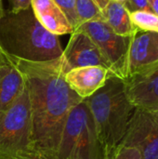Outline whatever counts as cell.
<instances>
[{"label":"cell","instance_id":"25","mask_svg":"<svg viewBox=\"0 0 158 159\" xmlns=\"http://www.w3.org/2000/svg\"><path fill=\"white\" fill-rule=\"evenodd\" d=\"M115 1H118V2H120V3H125V2L128 1V0H115Z\"/></svg>","mask_w":158,"mask_h":159},{"label":"cell","instance_id":"19","mask_svg":"<svg viewBox=\"0 0 158 159\" xmlns=\"http://www.w3.org/2000/svg\"><path fill=\"white\" fill-rule=\"evenodd\" d=\"M123 4L129 12L137 10H152L148 0H128Z\"/></svg>","mask_w":158,"mask_h":159},{"label":"cell","instance_id":"14","mask_svg":"<svg viewBox=\"0 0 158 159\" xmlns=\"http://www.w3.org/2000/svg\"><path fill=\"white\" fill-rule=\"evenodd\" d=\"M102 13L104 21L115 34L122 36H130L135 32L136 28L130 20L129 12L123 3L110 0Z\"/></svg>","mask_w":158,"mask_h":159},{"label":"cell","instance_id":"9","mask_svg":"<svg viewBox=\"0 0 158 159\" xmlns=\"http://www.w3.org/2000/svg\"><path fill=\"white\" fill-rule=\"evenodd\" d=\"M124 81L127 97L134 108L158 112V63Z\"/></svg>","mask_w":158,"mask_h":159},{"label":"cell","instance_id":"23","mask_svg":"<svg viewBox=\"0 0 158 159\" xmlns=\"http://www.w3.org/2000/svg\"><path fill=\"white\" fill-rule=\"evenodd\" d=\"M4 10H3V7H2V0H0V16L3 14Z\"/></svg>","mask_w":158,"mask_h":159},{"label":"cell","instance_id":"4","mask_svg":"<svg viewBox=\"0 0 158 159\" xmlns=\"http://www.w3.org/2000/svg\"><path fill=\"white\" fill-rule=\"evenodd\" d=\"M53 159H105L85 100L71 110Z\"/></svg>","mask_w":158,"mask_h":159},{"label":"cell","instance_id":"20","mask_svg":"<svg viewBox=\"0 0 158 159\" xmlns=\"http://www.w3.org/2000/svg\"><path fill=\"white\" fill-rule=\"evenodd\" d=\"M9 2H10V5H11L10 11L17 12V11H20V10L29 8L31 7L32 0H9Z\"/></svg>","mask_w":158,"mask_h":159},{"label":"cell","instance_id":"1","mask_svg":"<svg viewBox=\"0 0 158 159\" xmlns=\"http://www.w3.org/2000/svg\"><path fill=\"white\" fill-rule=\"evenodd\" d=\"M21 73L28 90L34 151L53 159L71 110L82 99L65 81L61 57L48 61L8 59Z\"/></svg>","mask_w":158,"mask_h":159},{"label":"cell","instance_id":"17","mask_svg":"<svg viewBox=\"0 0 158 159\" xmlns=\"http://www.w3.org/2000/svg\"><path fill=\"white\" fill-rule=\"evenodd\" d=\"M55 3L62 10L63 14L71 23L74 28V31L79 27L78 18L75 9V0H54Z\"/></svg>","mask_w":158,"mask_h":159},{"label":"cell","instance_id":"8","mask_svg":"<svg viewBox=\"0 0 158 159\" xmlns=\"http://www.w3.org/2000/svg\"><path fill=\"white\" fill-rule=\"evenodd\" d=\"M71 34L61 56L65 74L72 69L85 66H102L112 72L109 62L87 33L78 29Z\"/></svg>","mask_w":158,"mask_h":159},{"label":"cell","instance_id":"21","mask_svg":"<svg viewBox=\"0 0 158 159\" xmlns=\"http://www.w3.org/2000/svg\"><path fill=\"white\" fill-rule=\"evenodd\" d=\"M8 159H47L44 156L36 153V152H32L30 154L24 155V156H20V157H12V158Z\"/></svg>","mask_w":158,"mask_h":159},{"label":"cell","instance_id":"16","mask_svg":"<svg viewBox=\"0 0 158 159\" xmlns=\"http://www.w3.org/2000/svg\"><path fill=\"white\" fill-rule=\"evenodd\" d=\"M134 27L141 31L158 33V15L152 10H137L129 12Z\"/></svg>","mask_w":158,"mask_h":159},{"label":"cell","instance_id":"24","mask_svg":"<svg viewBox=\"0 0 158 159\" xmlns=\"http://www.w3.org/2000/svg\"><path fill=\"white\" fill-rule=\"evenodd\" d=\"M154 116H155V117H156V121L158 122V112H156V114H153Z\"/></svg>","mask_w":158,"mask_h":159},{"label":"cell","instance_id":"13","mask_svg":"<svg viewBox=\"0 0 158 159\" xmlns=\"http://www.w3.org/2000/svg\"><path fill=\"white\" fill-rule=\"evenodd\" d=\"M24 89V78L11 62L0 61V115L10 106Z\"/></svg>","mask_w":158,"mask_h":159},{"label":"cell","instance_id":"22","mask_svg":"<svg viewBox=\"0 0 158 159\" xmlns=\"http://www.w3.org/2000/svg\"><path fill=\"white\" fill-rule=\"evenodd\" d=\"M148 1L152 11H154L156 14L158 15V0H148Z\"/></svg>","mask_w":158,"mask_h":159},{"label":"cell","instance_id":"6","mask_svg":"<svg viewBox=\"0 0 158 159\" xmlns=\"http://www.w3.org/2000/svg\"><path fill=\"white\" fill-rule=\"evenodd\" d=\"M78 29L87 33L96 44L109 62L113 74L125 80L128 75V56L131 35L122 36L115 34L104 20L89 21Z\"/></svg>","mask_w":158,"mask_h":159},{"label":"cell","instance_id":"12","mask_svg":"<svg viewBox=\"0 0 158 159\" xmlns=\"http://www.w3.org/2000/svg\"><path fill=\"white\" fill-rule=\"evenodd\" d=\"M31 8L39 23L49 33L57 36L73 34V26L54 0H32Z\"/></svg>","mask_w":158,"mask_h":159},{"label":"cell","instance_id":"3","mask_svg":"<svg viewBox=\"0 0 158 159\" xmlns=\"http://www.w3.org/2000/svg\"><path fill=\"white\" fill-rule=\"evenodd\" d=\"M85 101L92 115L105 159H110L121 143L135 109L127 97L125 81L113 75L102 88Z\"/></svg>","mask_w":158,"mask_h":159},{"label":"cell","instance_id":"18","mask_svg":"<svg viewBox=\"0 0 158 159\" xmlns=\"http://www.w3.org/2000/svg\"><path fill=\"white\" fill-rule=\"evenodd\" d=\"M110 159H142V157L140 151L135 147L120 144Z\"/></svg>","mask_w":158,"mask_h":159},{"label":"cell","instance_id":"5","mask_svg":"<svg viewBox=\"0 0 158 159\" xmlns=\"http://www.w3.org/2000/svg\"><path fill=\"white\" fill-rule=\"evenodd\" d=\"M34 151L32 116L28 90L25 87L0 115V159H8Z\"/></svg>","mask_w":158,"mask_h":159},{"label":"cell","instance_id":"2","mask_svg":"<svg viewBox=\"0 0 158 159\" xmlns=\"http://www.w3.org/2000/svg\"><path fill=\"white\" fill-rule=\"evenodd\" d=\"M62 51L58 36L39 23L31 7L0 16V61H48L60 58Z\"/></svg>","mask_w":158,"mask_h":159},{"label":"cell","instance_id":"10","mask_svg":"<svg viewBox=\"0 0 158 159\" xmlns=\"http://www.w3.org/2000/svg\"><path fill=\"white\" fill-rule=\"evenodd\" d=\"M158 63V33L136 29L131 35L127 78ZM126 78V79H127Z\"/></svg>","mask_w":158,"mask_h":159},{"label":"cell","instance_id":"15","mask_svg":"<svg viewBox=\"0 0 158 159\" xmlns=\"http://www.w3.org/2000/svg\"><path fill=\"white\" fill-rule=\"evenodd\" d=\"M75 9L79 27L89 21L104 20L102 10L96 5L94 0H75Z\"/></svg>","mask_w":158,"mask_h":159},{"label":"cell","instance_id":"7","mask_svg":"<svg viewBox=\"0 0 158 159\" xmlns=\"http://www.w3.org/2000/svg\"><path fill=\"white\" fill-rule=\"evenodd\" d=\"M120 144L135 147L142 159H158V122L155 116L135 108Z\"/></svg>","mask_w":158,"mask_h":159},{"label":"cell","instance_id":"11","mask_svg":"<svg viewBox=\"0 0 158 159\" xmlns=\"http://www.w3.org/2000/svg\"><path fill=\"white\" fill-rule=\"evenodd\" d=\"M113 75L110 70L102 66H85L68 71L64 78L70 89L85 100L102 88Z\"/></svg>","mask_w":158,"mask_h":159}]
</instances>
